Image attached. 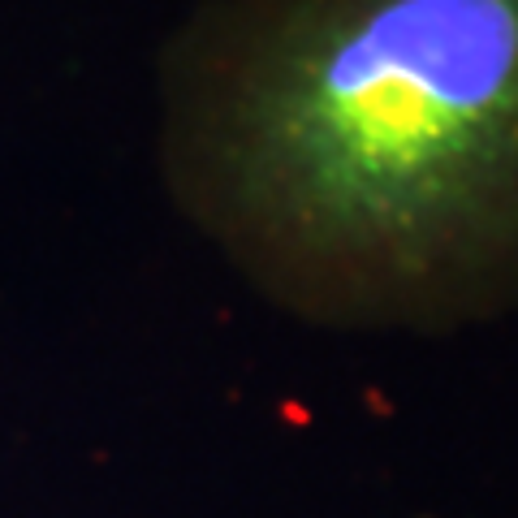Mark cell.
Here are the masks:
<instances>
[{
    "label": "cell",
    "instance_id": "6da1fadb",
    "mask_svg": "<svg viewBox=\"0 0 518 518\" xmlns=\"http://www.w3.org/2000/svg\"><path fill=\"white\" fill-rule=\"evenodd\" d=\"M169 199L272 303L441 333L518 307V0H195Z\"/></svg>",
    "mask_w": 518,
    "mask_h": 518
}]
</instances>
